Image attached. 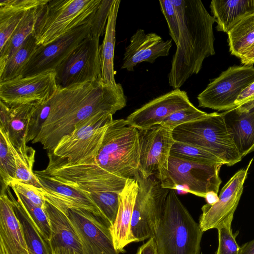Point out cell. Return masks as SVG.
<instances>
[{
	"label": "cell",
	"instance_id": "11",
	"mask_svg": "<svg viewBox=\"0 0 254 254\" xmlns=\"http://www.w3.org/2000/svg\"><path fill=\"white\" fill-rule=\"evenodd\" d=\"M138 172L144 178L153 175L163 181L167 175L170 151L175 140L172 131L160 125L138 130Z\"/></svg>",
	"mask_w": 254,
	"mask_h": 254
},
{
	"label": "cell",
	"instance_id": "1",
	"mask_svg": "<svg viewBox=\"0 0 254 254\" xmlns=\"http://www.w3.org/2000/svg\"><path fill=\"white\" fill-rule=\"evenodd\" d=\"M49 100V117L38 136L31 142L40 143L48 151L70 133L78 123L100 113L113 115L127 105L122 85L118 83L117 86H112L102 78L58 88Z\"/></svg>",
	"mask_w": 254,
	"mask_h": 254
},
{
	"label": "cell",
	"instance_id": "3",
	"mask_svg": "<svg viewBox=\"0 0 254 254\" xmlns=\"http://www.w3.org/2000/svg\"><path fill=\"white\" fill-rule=\"evenodd\" d=\"M203 233L174 190H170L154 237L158 254H199Z\"/></svg>",
	"mask_w": 254,
	"mask_h": 254
},
{
	"label": "cell",
	"instance_id": "12",
	"mask_svg": "<svg viewBox=\"0 0 254 254\" xmlns=\"http://www.w3.org/2000/svg\"><path fill=\"white\" fill-rule=\"evenodd\" d=\"M89 23L75 28L45 46H38L24 67L22 77L55 71L77 46L90 35Z\"/></svg>",
	"mask_w": 254,
	"mask_h": 254
},
{
	"label": "cell",
	"instance_id": "8",
	"mask_svg": "<svg viewBox=\"0 0 254 254\" xmlns=\"http://www.w3.org/2000/svg\"><path fill=\"white\" fill-rule=\"evenodd\" d=\"M139 189L134 206L131 231L135 242L154 237L163 215L169 189L163 188L159 180L135 176Z\"/></svg>",
	"mask_w": 254,
	"mask_h": 254
},
{
	"label": "cell",
	"instance_id": "37",
	"mask_svg": "<svg viewBox=\"0 0 254 254\" xmlns=\"http://www.w3.org/2000/svg\"><path fill=\"white\" fill-rule=\"evenodd\" d=\"M49 98L39 103L33 113L28 125L26 138V143L32 142L38 136L48 119L51 110Z\"/></svg>",
	"mask_w": 254,
	"mask_h": 254
},
{
	"label": "cell",
	"instance_id": "34",
	"mask_svg": "<svg viewBox=\"0 0 254 254\" xmlns=\"http://www.w3.org/2000/svg\"><path fill=\"white\" fill-rule=\"evenodd\" d=\"M16 164L5 134L0 130V175L1 188L6 189L15 179Z\"/></svg>",
	"mask_w": 254,
	"mask_h": 254
},
{
	"label": "cell",
	"instance_id": "29",
	"mask_svg": "<svg viewBox=\"0 0 254 254\" xmlns=\"http://www.w3.org/2000/svg\"><path fill=\"white\" fill-rule=\"evenodd\" d=\"M227 34L231 55L240 59L254 46V13L238 22Z\"/></svg>",
	"mask_w": 254,
	"mask_h": 254
},
{
	"label": "cell",
	"instance_id": "39",
	"mask_svg": "<svg viewBox=\"0 0 254 254\" xmlns=\"http://www.w3.org/2000/svg\"><path fill=\"white\" fill-rule=\"evenodd\" d=\"M231 224L232 222H228L217 229L218 246L216 254H239L240 247L236 240L238 233L233 234Z\"/></svg>",
	"mask_w": 254,
	"mask_h": 254
},
{
	"label": "cell",
	"instance_id": "24",
	"mask_svg": "<svg viewBox=\"0 0 254 254\" xmlns=\"http://www.w3.org/2000/svg\"><path fill=\"white\" fill-rule=\"evenodd\" d=\"M210 7L217 30L227 34L238 22L254 13V0H212Z\"/></svg>",
	"mask_w": 254,
	"mask_h": 254
},
{
	"label": "cell",
	"instance_id": "15",
	"mask_svg": "<svg viewBox=\"0 0 254 254\" xmlns=\"http://www.w3.org/2000/svg\"><path fill=\"white\" fill-rule=\"evenodd\" d=\"M67 215L80 240L84 254H119L110 227L101 219L81 209H70Z\"/></svg>",
	"mask_w": 254,
	"mask_h": 254
},
{
	"label": "cell",
	"instance_id": "46",
	"mask_svg": "<svg viewBox=\"0 0 254 254\" xmlns=\"http://www.w3.org/2000/svg\"><path fill=\"white\" fill-rule=\"evenodd\" d=\"M204 198L207 204L213 205L218 201L219 196L215 191H210L206 193Z\"/></svg>",
	"mask_w": 254,
	"mask_h": 254
},
{
	"label": "cell",
	"instance_id": "40",
	"mask_svg": "<svg viewBox=\"0 0 254 254\" xmlns=\"http://www.w3.org/2000/svg\"><path fill=\"white\" fill-rule=\"evenodd\" d=\"M159 2L168 24L169 34L177 45L179 38V25L176 8L172 0H162Z\"/></svg>",
	"mask_w": 254,
	"mask_h": 254
},
{
	"label": "cell",
	"instance_id": "38",
	"mask_svg": "<svg viewBox=\"0 0 254 254\" xmlns=\"http://www.w3.org/2000/svg\"><path fill=\"white\" fill-rule=\"evenodd\" d=\"M113 1L114 0H101L97 9L89 17L91 36L98 38L103 36Z\"/></svg>",
	"mask_w": 254,
	"mask_h": 254
},
{
	"label": "cell",
	"instance_id": "6",
	"mask_svg": "<svg viewBox=\"0 0 254 254\" xmlns=\"http://www.w3.org/2000/svg\"><path fill=\"white\" fill-rule=\"evenodd\" d=\"M101 0H49L36 23L34 35L45 46L71 30L88 23Z\"/></svg>",
	"mask_w": 254,
	"mask_h": 254
},
{
	"label": "cell",
	"instance_id": "18",
	"mask_svg": "<svg viewBox=\"0 0 254 254\" xmlns=\"http://www.w3.org/2000/svg\"><path fill=\"white\" fill-rule=\"evenodd\" d=\"M172 46V40H164L155 33L146 34L138 29L130 38L126 47L121 68L133 71L138 64L153 63L160 57L167 56Z\"/></svg>",
	"mask_w": 254,
	"mask_h": 254
},
{
	"label": "cell",
	"instance_id": "16",
	"mask_svg": "<svg viewBox=\"0 0 254 254\" xmlns=\"http://www.w3.org/2000/svg\"><path fill=\"white\" fill-rule=\"evenodd\" d=\"M193 105L186 91L174 89L146 103L130 114L125 121L127 125L144 130L159 125L175 112Z\"/></svg>",
	"mask_w": 254,
	"mask_h": 254
},
{
	"label": "cell",
	"instance_id": "13",
	"mask_svg": "<svg viewBox=\"0 0 254 254\" xmlns=\"http://www.w3.org/2000/svg\"><path fill=\"white\" fill-rule=\"evenodd\" d=\"M55 71L0 82V100L9 106L44 102L58 89Z\"/></svg>",
	"mask_w": 254,
	"mask_h": 254
},
{
	"label": "cell",
	"instance_id": "43",
	"mask_svg": "<svg viewBox=\"0 0 254 254\" xmlns=\"http://www.w3.org/2000/svg\"><path fill=\"white\" fill-rule=\"evenodd\" d=\"M135 254H158L155 237H152L140 247Z\"/></svg>",
	"mask_w": 254,
	"mask_h": 254
},
{
	"label": "cell",
	"instance_id": "27",
	"mask_svg": "<svg viewBox=\"0 0 254 254\" xmlns=\"http://www.w3.org/2000/svg\"><path fill=\"white\" fill-rule=\"evenodd\" d=\"M46 4L34 7L25 14L6 45L0 51V70L25 40L33 34L37 20Z\"/></svg>",
	"mask_w": 254,
	"mask_h": 254
},
{
	"label": "cell",
	"instance_id": "9",
	"mask_svg": "<svg viewBox=\"0 0 254 254\" xmlns=\"http://www.w3.org/2000/svg\"><path fill=\"white\" fill-rule=\"evenodd\" d=\"M99 38L84 39L55 70L58 87L64 88L101 78Z\"/></svg>",
	"mask_w": 254,
	"mask_h": 254
},
{
	"label": "cell",
	"instance_id": "7",
	"mask_svg": "<svg viewBox=\"0 0 254 254\" xmlns=\"http://www.w3.org/2000/svg\"><path fill=\"white\" fill-rule=\"evenodd\" d=\"M222 164L195 162L170 156L167 175L162 188L178 190L204 198L207 192L217 193L222 181L219 173Z\"/></svg>",
	"mask_w": 254,
	"mask_h": 254
},
{
	"label": "cell",
	"instance_id": "44",
	"mask_svg": "<svg viewBox=\"0 0 254 254\" xmlns=\"http://www.w3.org/2000/svg\"><path fill=\"white\" fill-rule=\"evenodd\" d=\"M243 65H253L254 64V46L240 59Z\"/></svg>",
	"mask_w": 254,
	"mask_h": 254
},
{
	"label": "cell",
	"instance_id": "17",
	"mask_svg": "<svg viewBox=\"0 0 254 254\" xmlns=\"http://www.w3.org/2000/svg\"><path fill=\"white\" fill-rule=\"evenodd\" d=\"M35 174L44 188L39 189V192L46 201L66 215L70 209H81L90 212L103 221L102 215L89 192Z\"/></svg>",
	"mask_w": 254,
	"mask_h": 254
},
{
	"label": "cell",
	"instance_id": "2",
	"mask_svg": "<svg viewBox=\"0 0 254 254\" xmlns=\"http://www.w3.org/2000/svg\"><path fill=\"white\" fill-rule=\"evenodd\" d=\"M172 0L178 14L179 38L168 79L170 86L176 89L199 72L206 58L215 54V19L200 0Z\"/></svg>",
	"mask_w": 254,
	"mask_h": 254
},
{
	"label": "cell",
	"instance_id": "28",
	"mask_svg": "<svg viewBox=\"0 0 254 254\" xmlns=\"http://www.w3.org/2000/svg\"><path fill=\"white\" fill-rule=\"evenodd\" d=\"M9 187L6 189V191L13 202L16 215L21 224L30 254H52L48 242L42 236L21 205L11 194Z\"/></svg>",
	"mask_w": 254,
	"mask_h": 254
},
{
	"label": "cell",
	"instance_id": "19",
	"mask_svg": "<svg viewBox=\"0 0 254 254\" xmlns=\"http://www.w3.org/2000/svg\"><path fill=\"white\" fill-rule=\"evenodd\" d=\"M6 189L1 188L0 195V254H30Z\"/></svg>",
	"mask_w": 254,
	"mask_h": 254
},
{
	"label": "cell",
	"instance_id": "33",
	"mask_svg": "<svg viewBox=\"0 0 254 254\" xmlns=\"http://www.w3.org/2000/svg\"><path fill=\"white\" fill-rule=\"evenodd\" d=\"M170 156L204 163L224 165L219 158L204 149L177 141L172 146Z\"/></svg>",
	"mask_w": 254,
	"mask_h": 254
},
{
	"label": "cell",
	"instance_id": "4",
	"mask_svg": "<svg viewBox=\"0 0 254 254\" xmlns=\"http://www.w3.org/2000/svg\"><path fill=\"white\" fill-rule=\"evenodd\" d=\"M113 115L100 113L77 124L73 130L63 137L48 151L47 167L87 164L96 156Z\"/></svg>",
	"mask_w": 254,
	"mask_h": 254
},
{
	"label": "cell",
	"instance_id": "35",
	"mask_svg": "<svg viewBox=\"0 0 254 254\" xmlns=\"http://www.w3.org/2000/svg\"><path fill=\"white\" fill-rule=\"evenodd\" d=\"M13 192L18 202L24 209L42 236L49 243L51 230L45 209L34 204L17 191H13Z\"/></svg>",
	"mask_w": 254,
	"mask_h": 254
},
{
	"label": "cell",
	"instance_id": "45",
	"mask_svg": "<svg viewBox=\"0 0 254 254\" xmlns=\"http://www.w3.org/2000/svg\"><path fill=\"white\" fill-rule=\"evenodd\" d=\"M239 254H254V239L240 247Z\"/></svg>",
	"mask_w": 254,
	"mask_h": 254
},
{
	"label": "cell",
	"instance_id": "10",
	"mask_svg": "<svg viewBox=\"0 0 254 254\" xmlns=\"http://www.w3.org/2000/svg\"><path fill=\"white\" fill-rule=\"evenodd\" d=\"M254 81L253 65L230 66L197 96L198 106L218 111L232 109L242 90Z\"/></svg>",
	"mask_w": 254,
	"mask_h": 254
},
{
	"label": "cell",
	"instance_id": "21",
	"mask_svg": "<svg viewBox=\"0 0 254 254\" xmlns=\"http://www.w3.org/2000/svg\"><path fill=\"white\" fill-rule=\"evenodd\" d=\"M139 189L135 177L127 179L119 196V206L113 225L110 228L116 250L120 253L129 244L135 242L131 231L134 206Z\"/></svg>",
	"mask_w": 254,
	"mask_h": 254
},
{
	"label": "cell",
	"instance_id": "25",
	"mask_svg": "<svg viewBox=\"0 0 254 254\" xmlns=\"http://www.w3.org/2000/svg\"><path fill=\"white\" fill-rule=\"evenodd\" d=\"M120 0H114L106 27L105 36L100 45L101 78L106 84L116 87L114 57L116 42V25Z\"/></svg>",
	"mask_w": 254,
	"mask_h": 254
},
{
	"label": "cell",
	"instance_id": "41",
	"mask_svg": "<svg viewBox=\"0 0 254 254\" xmlns=\"http://www.w3.org/2000/svg\"><path fill=\"white\" fill-rule=\"evenodd\" d=\"M9 187L13 191H17L34 204L45 209L46 201L39 192L40 189L16 180H13Z\"/></svg>",
	"mask_w": 254,
	"mask_h": 254
},
{
	"label": "cell",
	"instance_id": "36",
	"mask_svg": "<svg viewBox=\"0 0 254 254\" xmlns=\"http://www.w3.org/2000/svg\"><path fill=\"white\" fill-rule=\"evenodd\" d=\"M208 114V113L198 109L193 105L175 112L164 119L159 125L172 131L181 125L203 118Z\"/></svg>",
	"mask_w": 254,
	"mask_h": 254
},
{
	"label": "cell",
	"instance_id": "30",
	"mask_svg": "<svg viewBox=\"0 0 254 254\" xmlns=\"http://www.w3.org/2000/svg\"><path fill=\"white\" fill-rule=\"evenodd\" d=\"M5 135L15 161L16 173L14 180L33 186L39 189H44L33 171L35 162V150L27 145L19 149H16L11 144L6 134Z\"/></svg>",
	"mask_w": 254,
	"mask_h": 254
},
{
	"label": "cell",
	"instance_id": "22",
	"mask_svg": "<svg viewBox=\"0 0 254 254\" xmlns=\"http://www.w3.org/2000/svg\"><path fill=\"white\" fill-rule=\"evenodd\" d=\"M227 129L243 158L254 151V109L239 107L221 113Z\"/></svg>",
	"mask_w": 254,
	"mask_h": 254
},
{
	"label": "cell",
	"instance_id": "42",
	"mask_svg": "<svg viewBox=\"0 0 254 254\" xmlns=\"http://www.w3.org/2000/svg\"><path fill=\"white\" fill-rule=\"evenodd\" d=\"M235 106L246 111L254 109V81L242 90L235 102Z\"/></svg>",
	"mask_w": 254,
	"mask_h": 254
},
{
	"label": "cell",
	"instance_id": "26",
	"mask_svg": "<svg viewBox=\"0 0 254 254\" xmlns=\"http://www.w3.org/2000/svg\"><path fill=\"white\" fill-rule=\"evenodd\" d=\"M39 102L9 106L6 127L3 131L16 149L26 145V138L30 118Z\"/></svg>",
	"mask_w": 254,
	"mask_h": 254
},
{
	"label": "cell",
	"instance_id": "14",
	"mask_svg": "<svg viewBox=\"0 0 254 254\" xmlns=\"http://www.w3.org/2000/svg\"><path fill=\"white\" fill-rule=\"evenodd\" d=\"M253 160L246 168L238 171L224 185L216 203L213 205L206 203L201 207L199 225L203 232L217 229L222 224L232 222Z\"/></svg>",
	"mask_w": 254,
	"mask_h": 254
},
{
	"label": "cell",
	"instance_id": "32",
	"mask_svg": "<svg viewBox=\"0 0 254 254\" xmlns=\"http://www.w3.org/2000/svg\"><path fill=\"white\" fill-rule=\"evenodd\" d=\"M90 193L102 215L103 221L110 228L113 225L118 213L121 192L104 191Z\"/></svg>",
	"mask_w": 254,
	"mask_h": 254
},
{
	"label": "cell",
	"instance_id": "31",
	"mask_svg": "<svg viewBox=\"0 0 254 254\" xmlns=\"http://www.w3.org/2000/svg\"><path fill=\"white\" fill-rule=\"evenodd\" d=\"M38 45L32 34L7 61L0 70V82L9 80L20 76L21 72Z\"/></svg>",
	"mask_w": 254,
	"mask_h": 254
},
{
	"label": "cell",
	"instance_id": "23",
	"mask_svg": "<svg viewBox=\"0 0 254 254\" xmlns=\"http://www.w3.org/2000/svg\"><path fill=\"white\" fill-rule=\"evenodd\" d=\"M49 0H0V51L6 45L25 14Z\"/></svg>",
	"mask_w": 254,
	"mask_h": 254
},
{
	"label": "cell",
	"instance_id": "5",
	"mask_svg": "<svg viewBox=\"0 0 254 254\" xmlns=\"http://www.w3.org/2000/svg\"><path fill=\"white\" fill-rule=\"evenodd\" d=\"M175 141L204 149L228 166L241 161L221 113H208L203 118L181 125L172 131Z\"/></svg>",
	"mask_w": 254,
	"mask_h": 254
},
{
	"label": "cell",
	"instance_id": "20",
	"mask_svg": "<svg viewBox=\"0 0 254 254\" xmlns=\"http://www.w3.org/2000/svg\"><path fill=\"white\" fill-rule=\"evenodd\" d=\"M45 209L50 226L51 254H84L80 240L68 216L47 201Z\"/></svg>",
	"mask_w": 254,
	"mask_h": 254
}]
</instances>
